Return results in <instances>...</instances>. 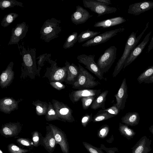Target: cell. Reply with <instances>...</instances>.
Here are the masks:
<instances>
[{
	"label": "cell",
	"instance_id": "cell-1",
	"mask_svg": "<svg viewBox=\"0 0 153 153\" xmlns=\"http://www.w3.org/2000/svg\"><path fill=\"white\" fill-rule=\"evenodd\" d=\"M149 22L146 24L145 27L140 35L136 37V33L133 31L128 36L125 45L122 56L119 59L112 74L113 78L116 77L123 68L125 63L131 51L135 48L145 32L149 26Z\"/></svg>",
	"mask_w": 153,
	"mask_h": 153
},
{
	"label": "cell",
	"instance_id": "cell-2",
	"mask_svg": "<svg viewBox=\"0 0 153 153\" xmlns=\"http://www.w3.org/2000/svg\"><path fill=\"white\" fill-rule=\"evenodd\" d=\"M61 22L60 20L54 18L46 20L41 29V38L48 42L59 37L62 30L60 25Z\"/></svg>",
	"mask_w": 153,
	"mask_h": 153
},
{
	"label": "cell",
	"instance_id": "cell-3",
	"mask_svg": "<svg viewBox=\"0 0 153 153\" xmlns=\"http://www.w3.org/2000/svg\"><path fill=\"white\" fill-rule=\"evenodd\" d=\"M79 72L76 81L73 85L74 89L89 88L95 87L100 84V82L95 80L96 78L78 64Z\"/></svg>",
	"mask_w": 153,
	"mask_h": 153
},
{
	"label": "cell",
	"instance_id": "cell-4",
	"mask_svg": "<svg viewBox=\"0 0 153 153\" xmlns=\"http://www.w3.org/2000/svg\"><path fill=\"white\" fill-rule=\"evenodd\" d=\"M117 48L112 46L106 49L99 58L97 64L103 74L109 69L116 58Z\"/></svg>",
	"mask_w": 153,
	"mask_h": 153
},
{
	"label": "cell",
	"instance_id": "cell-5",
	"mask_svg": "<svg viewBox=\"0 0 153 153\" xmlns=\"http://www.w3.org/2000/svg\"><path fill=\"white\" fill-rule=\"evenodd\" d=\"M82 2L84 7L97 13V17L105 14L114 13L117 10L115 7L105 5L96 0H84Z\"/></svg>",
	"mask_w": 153,
	"mask_h": 153
},
{
	"label": "cell",
	"instance_id": "cell-6",
	"mask_svg": "<svg viewBox=\"0 0 153 153\" xmlns=\"http://www.w3.org/2000/svg\"><path fill=\"white\" fill-rule=\"evenodd\" d=\"M125 28L120 27L113 30L107 31L98 35L91 39L86 41L82 45L83 47L95 46L104 43L119 33L123 32Z\"/></svg>",
	"mask_w": 153,
	"mask_h": 153
},
{
	"label": "cell",
	"instance_id": "cell-7",
	"mask_svg": "<svg viewBox=\"0 0 153 153\" xmlns=\"http://www.w3.org/2000/svg\"><path fill=\"white\" fill-rule=\"evenodd\" d=\"M94 54L88 55L82 54L78 55L77 59L78 62L83 64L85 68L94 74L100 80L105 79L97 63L94 61Z\"/></svg>",
	"mask_w": 153,
	"mask_h": 153
},
{
	"label": "cell",
	"instance_id": "cell-8",
	"mask_svg": "<svg viewBox=\"0 0 153 153\" xmlns=\"http://www.w3.org/2000/svg\"><path fill=\"white\" fill-rule=\"evenodd\" d=\"M52 101L53 107L62 121L69 123L75 121L72 114L73 111L68 106L56 100H53Z\"/></svg>",
	"mask_w": 153,
	"mask_h": 153
},
{
	"label": "cell",
	"instance_id": "cell-9",
	"mask_svg": "<svg viewBox=\"0 0 153 153\" xmlns=\"http://www.w3.org/2000/svg\"><path fill=\"white\" fill-rule=\"evenodd\" d=\"M49 125L53 131L56 143L60 146L62 152L63 153H69V144L65 132L53 124H50Z\"/></svg>",
	"mask_w": 153,
	"mask_h": 153
},
{
	"label": "cell",
	"instance_id": "cell-10",
	"mask_svg": "<svg viewBox=\"0 0 153 153\" xmlns=\"http://www.w3.org/2000/svg\"><path fill=\"white\" fill-rule=\"evenodd\" d=\"M29 26L25 22L18 24L12 30L11 36L8 45L18 44L26 36Z\"/></svg>",
	"mask_w": 153,
	"mask_h": 153
},
{
	"label": "cell",
	"instance_id": "cell-11",
	"mask_svg": "<svg viewBox=\"0 0 153 153\" xmlns=\"http://www.w3.org/2000/svg\"><path fill=\"white\" fill-rule=\"evenodd\" d=\"M22 126L19 122L6 123L2 125L0 130L1 135L5 138L15 137L22 130Z\"/></svg>",
	"mask_w": 153,
	"mask_h": 153
},
{
	"label": "cell",
	"instance_id": "cell-12",
	"mask_svg": "<svg viewBox=\"0 0 153 153\" xmlns=\"http://www.w3.org/2000/svg\"><path fill=\"white\" fill-rule=\"evenodd\" d=\"M46 133L45 137L42 136L41 145L48 153H53L57 145L52 130L49 125L46 127Z\"/></svg>",
	"mask_w": 153,
	"mask_h": 153
},
{
	"label": "cell",
	"instance_id": "cell-13",
	"mask_svg": "<svg viewBox=\"0 0 153 153\" xmlns=\"http://www.w3.org/2000/svg\"><path fill=\"white\" fill-rule=\"evenodd\" d=\"M76 11L71 14V22L76 25L85 23L93 16L80 6H76Z\"/></svg>",
	"mask_w": 153,
	"mask_h": 153
},
{
	"label": "cell",
	"instance_id": "cell-14",
	"mask_svg": "<svg viewBox=\"0 0 153 153\" xmlns=\"http://www.w3.org/2000/svg\"><path fill=\"white\" fill-rule=\"evenodd\" d=\"M151 33L152 32L150 31L148 33L143 41L131 51L123 67L124 69L132 63L142 52L149 41Z\"/></svg>",
	"mask_w": 153,
	"mask_h": 153
},
{
	"label": "cell",
	"instance_id": "cell-15",
	"mask_svg": "<svg viewBox=\"0 0 153 153\" xmlns=\"http://www.w3.org/2000/svg\"><path fill=\"white\" fill-rule=\"evenodd\" d=\"M101 93V89H85L73 91L70 93L69 97L74 103L77 102L81 98L91 96H97Z\"/></svg>",
	"mask_w": 153,
	"mask_h": 153
},
{
	"label": "cell",
	"instance_id": "cell-16",
	"mask_svg": "<svg viewBox=\"0 0 153 153\" xmlns=\"http://www.w3.org/2000/svg\"><path fill=\"white\" fill-rule=\"evenodd\" d=\"M153 8V2L144 1L131 4L129 6L128 13L137 16Z\"/></svg>",
	"mask_w": 153,
	"mask_h": 153
},
{
	"label": "cell",
	"instance_id": "cell-17",
	"mask_svg": "<svg viewBox=\"0 0 153 153\" xmlns=\"http://www.w3.org/2000/svg\"><path fill=\"white\" fill-rule=\"evenodd\" d=\"M115 97L116 99V104L117 107L120 110L124 109L128 97V87L126 78L123 80L117 93L115 95Z\"/></svg>",
	"mask_w": 153,
	"mask_h": 153
},
{
	"label": "cell",
	"instance_id": "cell-18",
	"mask_svg": "<svg viewBox=\"0 0 153 153\" xmlns=\"http://www.w3.org/2000/svg\"><path fill=\"white\" fill-rule=\"evenodd\" d=\"M151 142L146 136L142 137L132 148L131 153H149L152 150Z\"/></svg>",
	"mask_w": 153,
	"mask_h": 153
},
{
	"label": "cell",
	"instance_id": "cell-19",
	"mask_svg": "<svg viewBox=\"0 0 153 153\" xmlns=\"http://www.w3.org/2000/svg\"><path fill=\"white\" fill-rule=\"evenodd\" d=\"M65 64L67 69V76L65 82L68 84L73 85L79 76V67L73 63L70 64L67 61Z\"/></svg>",
	"mask_w": 153,
	"mask_h": 153
},
{
	"label": "cell",
	"instance_id": "cell-20",
	"mask_svg": "<svg viewBox=\"0 0 153 153\" xmlns=\"http://www.w3.org/2000/svg\"><path fill=\"white\" fill-rule=\"evenodd\" d=\"M126 21L123 17L118 16L98 21L95 23L94 27L107 28L121 24Z\"/></svg>",
	"mask_w": 153,
	"mask_h": 153
},
{
	"label": "cell",
	"instance_id": "cell-21",
	"mask_svg": "<svg viewBox=\"0 0 153 153\" xmlns=\"http://www.w3.org/2000/svg\"><path fill=\"white\" fill-rule=\"evenodd\" d=\"M13 65V62H11L6 70L3 71L0 76V85L2 88L7 87L12 81L14 75L12 69Z\"/></svg>",
	"mask_w": 153,
	"mask_h": 153
},
{
	"label": "cell",
	"instance_id": "cell-22",
	"mask_svg": "<svg viewBox=\"0 0 153 153\" xmlns=\"http://www.w3.org/2000/svg\"><path fill=\"white\" fill-rule=\"evenodd\" d=\"M50 80L61 82L65 80L67 76L66 66L62 67H56L51 70L50 72Z\"/></svg>",
	"mask_w": 153,
	"mask_h": 153
},
{
	"label": "cell",
	"instance_id": "cell-23",
	"mask_svg": "<svg viewBox=\"0 0 153 153\" xmlns=\"http://www.w3.org/2000/svg\"><path fill=\"white\" fill-rule=\"evenodd\" d=\"M18 102L13 99L10 98L2 99L0 101L1 110L4 113H9L10 112L16 109Z\"/></svg>",
	"mask_w": 153,
	"mask_h": 153
},
{
	"label": "cell",
	"instance_id": "cell-24",
	"mask_svg": "<svg viewBox=\"0 0 153 153\" xmlns=\"http://www.w3.org/2000/svg\"><path fill=\"white\" fill-rule=\"evenodd\" d=\"M123 123L131 126L137 125L139 123L140 117L138 113L129 112L126 113L121 119Z\"/></svg>",
	"mask_w": 153,
	"mask_h": 153
},
{
	"label": "cell",
	"instance_id": "cell-25",
	"mask_svg": "<svg viewBox=\"0 0 153 153\" xmlns=\"http://www.w3.org/2000/svg\"><path fill=\"white\" fill-rule=\"evenodd\" d=\"M108 91L106 90L101 93L97 96L91 105V108L96 110L99 108L105 109V102Z\"/></svg>",
	"mask_w": 153,
	"mask_h": 153
},
{
	"label": "cell",
	"instance_id": "cell-26",
	"mask_svg": "<svg viewBox=\"0 0 153 153\" xmlns=\"http://www.w3.org/2000/svg\"><path fill=\"white\" fill-rule=\"evenodd\" d=\"M118 130L122 135L129 140L133 138L136 134L133 130L128 127V126L119 123Z\"/></svg>",
	"mask_w": 153,
	"mask_h": 153
},
{
	"label": "cell",
	"instance_id": "cell-27",
	"mask_svg": "<svg viewBox=\"0 0 153 153\" xmlns=\"http://www.w3.org/2000/svg\"><path fill=\"white\" fill-rule=\"evenodd\" d=\"M100 32L95 31L87 30L82 32L78 36V41L80 43L94 38L99 35Z\"/></svg>",
	"mask_w": 153,
	"mask_h": 153
},
{
	"label": "cell",
	"instance_id": "cell-28",
	"mask_svg": "<svg viewBox=\"0 0 153 153\" xmlns=\"http://www.w3.org/2000/svg\"><path fill=\"white\" fill-rule=\"evenodd\" d=\"M24 7L23 3L16 0H1L0 1V8L4 10L6 8L14 7L15 6Z\"/></svg>",
	"mask_w": 153,
	"mask_h": 153
},
{
	"label": "cell",
	"instance_id": "cell-29",
	"mask_svg": "<svg viewBox=\"0 0 153 153\" xmlns=\"http://www.w3.org/2000/svg\"><path fill=\"white\" fill-rule=\"evenodd\" d=\"M78 33L74 32L69 35L64 43L63 48L65 49L72 47L78 41Z\"/></svg>",
	"mask_w": 153,
	"mask_h": 153
},
{
	"label": "cell",
	"instance_id": "cell-30",
	"mask_svg": "<svg viewBox=\"0 0 153 153\" xmlns=\"http://www.w3.org/2000/svg\"><path fill=\"white\" fill-rule=\"evenodd\" d=\"M48 110L45 116V118L47 121H51L55 120L62 121L59 117L56 111L51 103L49 102Z\"/></svg>",
	"mask_w": 153,
	"mask_h": 153
},
{
	"label": "cell",
	"instance_id": "cell-31",
	"mask_svg": "<svg viewBox=\"0 0 153 153\" xmlns=\"http://www.w3.org/2000/svg\"><path fill=\"white\" fill-rule=\"evenodd\" d=\"M16 142L20 147H27L31 149L34 147L32 140L29 138L15 137Z\"/></svg>",
	"mask_w": 153,
	"mask_h": 153
},
{
	"label": "cell",
	"instance_id": "cell-32",
	"mask_svg": "<svg viewBox=\"0 0 153 153\" xmlns=\"http://www.w3.org/2000/svg\"><path fill=\"white\" fill-rule=\"evenodd\" d=\"M153 76V65L149 67L137 77L138 82L141 84L148 78Z\"/></svg>",
	"mask_w": 153,
	"mask_h": 153
},
{
	"label": "cell",
	"instance_id": "cell-33",
	"mask_svg": "<svg viewBox=\"0 0 153 153\" xmlns=\"http://www.w3.org/2000/svg\"><path fill=\"white\" fill-rule=\"evenodd\" d=\"M18 14L11 13L6 15L2 19L1 25L2 26L5 27L12 23L18 16Z\"/></svg>",
	"mask_w": 153,
	"mask_h": 153
},
{
	"label": "cell",
	"instance_id": "cell-34",
	"mask_svg": "<svg viewBox=\"0 0 153 153\" xmlns=\"http://www.w3.org/2000/svg\"><path fill=\"white\" fill-rule=\"evenodd\" d=\"M115 116L107 112H103L97 113L93 117V122H97L108 120Z\"/></svg>",
	"mask_w": 153,
	"mask_h": 153
},
{
	"label": "cell",
	"instance_id": "cell-35",
	"mask_svg": "<svg viewBox=\"0 0 153 153\" xmlns=\"http://www.w3.org/2000/svg\"><path fill=\"white\" fill-rule=\"evenodd\" d=\"M34 104L36 106V112L38 115H42L47 113L49 105L46 102L37 101Z\"/></svg>",
	"mask_w": 153,
	"mask_h": 153
},
{
	"label": "cell",
	"instance_id": "cell-36",
	"mask_svg": "<svg viewBox=\"0 0 153 153\" xmlns=\"http://www.w3.org/2000/svg\"><path fill=\"white\" fill-rule=\"evenodd\" d=\"M7 149L9 153H28L31 151L30 150L21 148L14 143L9 144Z\"/></svg>",
	"mask_w": 153,
	"mask_h": 153
},
{
	"label": "cell",
	"instance_id": "cell-37",
	"mask_svg": "<svg viewBox=\"0 0 153 153\" xmlns=\"http://www.w3.org/2000/svg\"><path fill=\"white\" fill-rule=\"evenodd\" d=\"M31 135L34 147H37L41 145V138L42 136L41 133L37 131H35L32 132Z\"/></svg>",
	"mask_w": 153,
	"mask_h": 153
},
{
	"label": "cell",
	"instance_id": "cell-38",
	"mask_svg": "<svg viewBox=\"0 0 153 153\" xmlns=\"http://www.w3.org/2000/svg\"><path fill=\"white\" fill-rule=\"evenodd\" d=\"M82 144L89 153H105L101 148L96 147L88 143L83 142Z\"/></svg>",
	"mask_w": 153,
	"mask_h": 153
},
{
	"label": "cell",
	"instance_id": "cell-39",
	"mask_svg": "<svg viewBox=\"0 0 153 153\" xmlns=\"http://www.w3.org/2000/svg\"><path fill=\"white\" fill-rule=\"evenodd\" d=\"M109 126L107 125H103L102 126L97 132L98 137L101 139H103L105 138L108 135L109 132Z\"/></svg>",
	"mask_w": 153,
	"mask_h": 153
},
{
	"label": "cell",
	"instance_id": "cell-40",
	"mask_svg": "<svg viewBox=\"0 0 153 153\" xmlns=\"http://www.w3.org/2000/svg\"><path fill=\"white\" fill-rule=\"evenodd\" d=\"M97 97L91 96L83 97L81 98L83 108L86 110L90 106Z\"/></svg>",
	"mask_w": 153,
	"mask_h": 153
},
{
	"label": "cell",
	"instance_id": "cell-41",
	"mask_svg": "<svg viewBox=\"0 0 153 153\" xmlns=\"http://www.w3.org/2000/svg\"><path fill=\"white\" fill-rule=\"evenodd\" d=\"M120 110L117 106L116 104L107 109L101 110L98 111V113L107 112L115 116L118 114Z\"/></svg>",
	"mask_w": 153,
	"mask_h": 153
},
{
	"label": "cell",
	"instance_id": "cell-42",
	"mask_svg": "<svg viewBox=\"0 0 153 153\" xmlns=\"http://www.w3.org/2000/svg\"><path fill=\"white\" fill-rule=\"evenodd\" d=\"M92 114H86L83 116L81 118V123L82 126L85 127L91 121H93Z\"/></svg>",
	"mask_w": 153,
	"mask_h": 153
},
{
	"label": "cell",
	"instance_id": "cell-43",
	"mask_svg": "<svg viewBox=\"0 0 153 153\" xmlns=\"http://www.w3.org/2000/svg\"><path fill=\"white\" fill-rule=\"evenodd\" d=\"M25 64L27 67H31L33 64L31 56L28 53L25 54L23 57Z\"/></svg>",
	"mask_w": 153,
	"mask_h": 153
},
{
	"label": "cell",
	"instance_id": "cell-44",
	"mask_svg": "<svg viewBox=\"0 0 153 153\" xmlns=\"http://www.w3.org/2000/svg\"><path fill=\"white\" fill-rule=\"evenodd\" d=\"M100 148L105 151L106 153H115V152H118V149L116 147L107 148L103 144H100Z\"/></svg>",
	"mask_w": 153,
	"mask_h": 153
},
{
	"label": "cell",
	"instance_id": "cell-45",
	"mask_svg": "<svg viewBox=\"0 0 153 153\" xmlns=\"http://www.w3.org/2000/svg\"><path fill=\"white\" fill-rule=\"evenodd\" d=\"M51 85L58 90H61L65 88V86L59 82H51Z\"/></svg>",
	"mask_w": 153,
	"mask_h": 153
},
{
	"label": "cell",
	"instance_id": "cell-46",
	"mask_svg": "<svg viewBox=\"0 0 153 153\" xmlns=\"http://www.w3.org/2000/svg\"><path fill=\"white\" fill-rule=\"evenodd\" d=\"M97 1L100 2L105 5L108 6L112 4L110 0H96Z\"/></svg>",
	"mask_w": 153,
	"mask_h": 153
},
{
	"label": "cell",
	"instance_id": "cell-47",
	"mask_svg": "<svg viewBox=\"0 0 153 153\" xmlns=\"http://www.w3.org/2000/svg\"><path fill=\"white\" fill-rule=\"evenodd\" d=\"M45 54H46L41 55L37 58V59L38 58L39 59L38 62L39 66L40 65L41 66L42 63L43 62V60L45 56Z\"/></svg>",
	"mask_w": 153,
	"mask_h": 153
},
{
	"label": "cell",
	"instance_id": "cell-48",
	"mask_svg": "<svg viewBox=\"0 0 153 153\" xmlns=\"http://www.w3.org/2000/svg\"><path fill=\"white\" fill-rule=\"evenodd\" d=\"M153 48V36L148 46L147 52L149 53Z\"/></svg>",
	"mask_w": 153,
	"mask_h": 153
},
{
	"label": "cell",
	"instance_id": "cell-49",
	"mask_svg": "<svg viewBox=\"0 0 153 153\" xmlns=\"http://www.w3.org/2000/svg\"><path fill=\"white\" fill-rule=\"evenodd\" d=\"M144 82L147 84L153 83V76L146 79Z\"/></svg>",
	"mask_w": 153,
	"mask_h": 153
},
{
	"label": "cell",
	"instance_id": "cell-50",
	"mask_svg": "<svg viewBox=\"0 0 153 153\" xmlns=\"http://www.w3.org/2000/svg\"><path fill=\"white\" fill-rule=\"evenodd\" d=\"M114 140V137L113 134H112L110 137L106 140V142L109 143H112Z\"/></svg>",
	"mask_w": 153,
	"mask_h": 153
},
{
	"label": "cell",
	"instance_id": "cell-51",
	"mask_svg": "<svg viewBox=\"0 0 153 153\" xmlns=\"http://www.w3.org/2000/svg\"><path fill=\"white\" fill-rule=\"evenodd\" d=\"M149 130L153 135V125L149 128Z\"/></svg>",
	"mask_w": 153,
	"mask_h": 153
},
{
	"label": "cell",
	"instance_id": "cell-52",
	"mask_svg": "<svg viewBox=\"0 0 153 153\" xmlns=\"http://www.w3.org/2000/svg\"><path fill=\"white\" fill-rule=\"evenodd\" d=\"M0 153H4L1 149H0Z\"/></svg>",
	"mask_w": 153,
	"mask_h": 153
},
{
	"label": "cell",
	"instance_id": "cell-53",
	"mask_svg": "<svg viewBox=\"0 0 153 153\" xmlns=\"http://www.w3.org/2000/svg\"><path fill=\"white\" fill-rule=\"evenodd\" d=\"M33 153V152H30V153Z\"/></svg>",
	"mask_w": 153,
	"mask_h": 153
}]
</instances>
